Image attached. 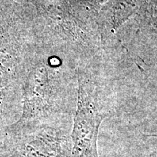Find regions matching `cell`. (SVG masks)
Instances as JSON below:
<instances>
[{"instance_id": "cell-3", "label": "cell", "mask_w": 157, "mask_h": 157, "mask_svg": "<svg viewBox=\"0 0 157 157\" xmlns=\"http://www.w3.org/2000/svg\"><path fill=\"white\" fill-rule=\"evenodd\" d=\"M56 96L49 84L48 71L39 66L31 72L25 89L23 112L13 126L12 133L17 132L39 123L50 120L51 116L60 113Z\"/></svg>"}, {"instance_id": "cell-1", "label": "cell", "mask_w": 157, "mask_h": 157, "mask_svg": "<svg viewBox=\"0 0 157 157\" xmlns=\"http://www.w3.org/2000/svg\"><path fill=\"white\" fill-rule=\"evenodd\" d=\"M76 109L71 131V157H98V136L109 107L95 84L82 72L78 74Z\"/></svg>"}, {"instance_id": "cell-2", "label": "cell", "mask_w": 157, "mask_h": 157, "mask_svg": "<svg viewBox=\"0 0 157 157\" xmlns=\"http://www.w3.org/2000/svg\"><path fill=\"white\" fill-rule=\"evenodd\" d=\"M50 121L11 133L13 140L2 143L0 157H71L68 127Z\"/></svg>"}, {"instance_id": "cell-5", "label": "cell", "mask_w": 157, "mask_h": 157, "mask_svg": "<svg viewBox=\"0 0 157 157\" xmlns=\"http://www.w3.org/2000/svg\"><path fill=\"white\" fill-rule=\"evenodd\" d=\"M84 1H85L86 2L89 3V5L94 6V5H100L101 3L105 2V0H84Z\"/></svg>"}, {"instance_id": "cell-7", "label": "cell", "mask_w": 157, "mask_h": 157, "mask_svg": "<svg viewBox=\"0 0 157 157\" xmlns=\"http://www.w3.org/2000/svg\"><path fill=\"white\" fill-rule=\"evenodd\" d=\"M148 137H157V134H153V135H147Z\"/></svg>"}, {"instance_id": "cell-4", "label": "cell", "mask_w": 157, "mask_h": 157, "mask_svg": "<svg viewBox=\"0 0 157 157\" xmlns=\"http://www.w3.org/2000/svg\"><path fill=\"white\" fill-rule=\"evenodd\" d=\"M139 0H116L103 21L106 31L113 32L137 11Z\"/></svg>"}, {"instance_id": "cell-6", "label": "cell", "mask_w": 157, "mask_h": 157, "mask_svg": "<svg viewBox=\"0 0 157 157\" xmlns=\"http://www.w3.org/2000/svg\"><path fill=\"white\" fill-rule=\"evenodd\" d=\"M150 157H157V149L154 153H153L151 155Z\"/></svg>"}]
</instances>
